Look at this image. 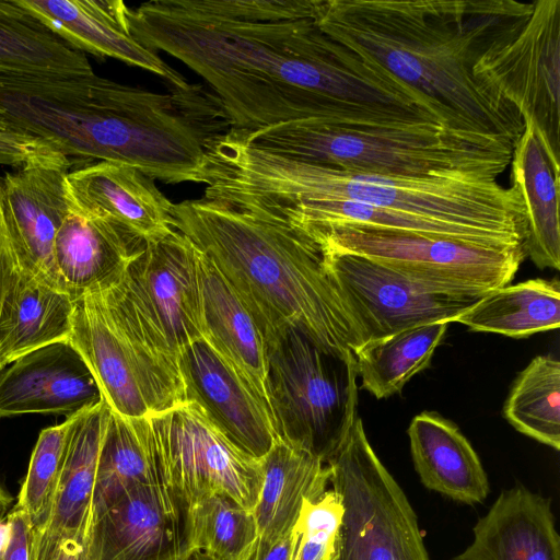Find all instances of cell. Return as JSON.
Here are the masks:
<instances>
[{
    "mask_svg": "<svg viewBox=\"0 0 560 560\" xmlns=\"http://www.w3.org/2000/svg\"><path fill=\"white\" fill-rule=\"evenodd\" d=\"M320 0H152L129 8L145 48L178 59L220 100L232 128L322 119H435L427 101L318 26Z\"/></svg>",
    "mask_w": 560,
    "mask_h": 560,
    "instance_id": "6da1fadb",
    "label": "cell"
},
{
    "mask_svg": "<svg viewBox=\"0 0 560 560\" xmlns=\"http://www.w3.org/2000/svg\"><path fill=\"white\" fill-rule=\"evenodd\" d=\"M231 128L202 83L159 93L94 72L0 73V131L39 138L74 167L109 161L166 184H203L208 150Z\"/></svg>",
    "mask_w": 560,
    "mask_h": 560,
    "instance_id": "7a4b0ae2",
    "label": "cell"
},
{
    "mask_svg": "<svg viewBox=\"0 0 560 560\" xmlns=\"http://www.w3.org/2000/svg\"><path fill=\"white\" fill-rule=\"evenodd\" d=\"M533 8L515 0H320L317 23L419 93L447 126L515 144L524 120L478 69Z\"/></svg>",
    "mask_w": 560,
    "mask_h": 560,
    "instance_id": "3957f363",
    "label": "cell"
},
{
    "mask_svg": "<svg viewBox=\"0 0 560 560\" xmlns=\"http://www.w3.org/2000/svg\"><path fill=\"white\" fill-rule=\"evenodd\" d=\"M173 228L223 275L265 341L296 329L349 358L364 340L324 262L322 248L285 221L206 198L174 203Z\"/></svg>",
    "mask_w": 560,
    "mask_h": 560,
    "instance_id": "277c9868",
    "label": "cell"
},
{
    "mask_svg": "<svg viewBox=\"0 0 560 560\" xmlns=\"http://www.w3.org/2000/svg\"><path fill=\"white\" fill-rule=\"evenodd\" d=\"M205 197L235 207L346 199L458 223L524 244L526 214L514 186L470 176H387L289 159L231 129L209 153Z\"/></svg>",
    "mask_w": 560,
    "mask_h": 560,
    "instance_id": "5b68a950",
    "label": "cell"
},
{
    "mask_svg": "<svg viewBox=\"0 0 560 560\" xmlns=\"http://www.w3.org/2000/svg\"><path fill=\"white\" fill-rule=\"evenodd\" d=\"M238 131L252 144L289 159L387 176L497 179L513 152L506 138L428 121L341 124L310 118Z\"/></svg>",
    "mask_w": 560,
    "mask_h": 560,
    "instance_id": "8992f818",
    "label": "cell"
},
{
    "mask_svg": "<svg viewBox=\"0 0 560 560\" xmlns=\"http://www.w3.org/2000/svg\"><path fill=\"white\" fill-rule=\"evenodd\" d=\"M69 340L112 411L143 418L186 401L178 364L147 339L110 284L73 300Z\"/></svg>",
    "mask_w": 560,
    "mask_h": 560,
    "instance_id": "52a82bcc",
    "label": "cell"
},
{
    "mask_svg": "<svg viewBox=\"0 0 560 560\" xmlns=\"http://www.w3.org/2000/svg\"><path fill=\"white\" fill-rule=\"evenodd\" d=\"M266 346L277 436L327 464L358 417L354 355L328 353L296 329L285 330Z\"/></svg>",
    "mask_w": 560,
    "mask_h": 560,
    "instance_id": "ba28073f",
    "label": "cell"
},
{
    "mask_svg": "<svg viewBox=\"0 0 560 560\" xmlns=\"http://www.w3.org/2000/svg\"><path fill=\"white\" fill-rule=\"evenodd\" d=\"M301 233L320 248L366 257L438 292L459 296H481L509 284L526 256L523 244H485L351 224Z\"/></svg>",
    "mask_w": 560,
    "mask_h": 560,
    "instance_id": "9c48e42d",
    "label": "cell"
},
{
    "mask_svg": "<svg viewBox=\"0 0 560 560\" xmlns=\"http://www.w3.org/2000/svg\"><path fill=\"white\" fill-rule=\"evenodd\" d=\"M327 465L342 505L338 560H430L417 514L359 416Z\"/></svg>",
    "mask_w": 560,
    "mask_h": 560,
    "instance_id": "30bf717a",
    "label": "cell"
},
{
    "mask_svg": "<svg viewBox=\"0 0 560 560\" xmlns=\"http://www.w3.org/2000/svg\"><path fill=\"white\" fill-rule=\"evenodd\" d=\"M198 247L174 230L147 243L110 285L147 339L178 364L188 343L206 338Z\"/></svg>",
    "mask_w": 560,
    "mask_h": 560,
    "instance_id": "8fae6325",
    "label": "cell"
},
{
    "mask_svg": "<svg viewBox=\"0 0 560 560\" xmlns=\"http://www.w3.org/2000/svg\"><path fill=\"white\" fill-rule=\"evenodd\" d=\"M144 418L155 462L191 506L220 493L254 511L264 481L261 459L233 444L198 404L186 400Z\"/></svg>",
    "mask_w": 560,
    "mask_h": 560,
    "instance_id": "7c38bea8",
    "label": "cell"
},
{
    "mask_svg": "<svg viewBox=\"0 0 560 560\" xmlns=\"http://www.w3.org/2000/svg\"><path fill=\"white\" fill-rule=\"evenodd\" d=\"M480 73L530 124L546 150L560 159V0L534 1L516 35L494 48Z\"/></svg>",
    "mask_w": 560,
    "mask_h": 560,
    "instance_id": "4fadbf2b",
    "label": "cell"
},
{
    "mask_svg": "<svg viewBox=\"0 0 560 560\" xmlns=\"http://www.w3.org/2000/svg\"><path fill=\"white\" fill-rule=\"evenodd\" d=\"M325 267L365 341L455 322L480 296L438 292L366 257L322 248Z\"/></svg>",
    "mask_w": 560,
    "mask_h": 560,
    "instance_id": "5bb4252c",
    "label": "cell"
},
{
    "mask_svg": "<svg viewBox=\"0 0 560 560\" xmlns=\"http://www.w3.org/2000/svg\"><path fill=\"white\" fill-rule=\"evenodd\" d=\"M90 548L93 560H189L191 503L158 466L93 520Z\"/></svg>",
    "mask_w": 560,
    "mask_h": 560,
    "instance_id": "9a60e30c",
    "label": "cell"
},
{
    "mask_svg": "<svg viewBox=\"0 0 560 560\" xmlns=\"http://www.w3.org/2000/svg\"><path fill=\"white\" fill-rule=\"evenodd\" d=\"M70 170L66 164H33L0 177V212L15 266L62 291L54 245L70 209Z\"/></svg>",
    "mask_w": 560,
    "mask_h": 560,
    "instance_id": "2e32d148",
    "label": "cell"
},
{
    "mask_svg": "<svg viewBox=\"0 0 560 560\" xmlns=\"http://www.w3.org/2000/svg\"><path fill=\"white\" fill-rule=\"evenodd\" d=\"M178 368L186 400L198 404L238 448L261 459L278 438L275 425L265 406L228 361L201 339L180 350Z\"/></svg>",
    "mask_w": 560,
    "mask_h": 560,
    "instance_id": "e0dca14e",
    "label": "cell"
},
{
    "mask_svg": "<svg viewBox=\"0 0 560 560\" xmlns=\"http://www.w3.org/2000/svg\"><path fill=\"white\" fill-rule=\"evenodd\" d=\"M103 399L70 340L37 348L0 370V418L25 413H77Z\"/></svg>",
    "mask_w": 560,
    "mask_h": 560,
    "instance_id": "ac0fdd59",
    "label": "cell"
},
{
    "mask_svg": "<svg viewBox=\"0 0 560 560\" xmlns=\"http://www.w3.org/2000/svg\"><path fill=\"white\" fill-rule=\"evenodd\" d=\"M73 49L114 58L162 78L170 88L189 84L154 51L131 34L129 7L121 0H18Z\"/></svg>",
    "mask_w": 560,
    "mask_h": 560,
    "instance_id": "d6986e66",
    "label": "cell"
},
{
    "mask_svg": "<svg viewBox=\"0 0 560 560\" xmlns=\"http://www.w3.org/2000/svg\"><path fill=\"white\" fill-rule=\"evenodd\" d=\"M70 199L142 242H158L174 232V203L153 178L124 163L96 161L72 167L66 176Z\"/></svg>",
    "mask_w": 560,
    "mask_h": 560,
    "instance_id": "ffe728a7",
    "label": "cell"
},
{
    "mask_svg": "<svg viewBox=\"0 0 560 560\" xmlns=\"http://www.w3.org/2000/svg\"><path fill=\"white\" fill-rule=\"evenodd\" d=\"M472 532L452 560H560L550 500L522 486L503 490Z\"/></svg>",
    "mask_w": 560,
    "mask_h": 560,
    "instance_id": "44dd1931",
    "label": "cell"
},
{
    "mask_svg": "<svg viewBox=\"0 0 560 560\" xmlns=\"http://www.w3.org/2000/svg\"><path fill=\"white\" fill-rule=\"evenodd\" d=\"M144 245L70 199V209L56 235L54 261L65 291L74 300L117 281Z\"/></svg>",
    "mask_w": 560,
    "mask_h": 560,
    "instance_id": "7402d4cb",
    "label": "cell"
},
{
    "mask_svg": "<svg viewBox=\"0 0 560 560\" xmlns=\"http://www.w3.org/2000/svg\"><path fill=\"white\" fill-rule=\"evenodd\" d=\"M198 272L205 339L228 361L272 420L267 346L261 330L233 287L200 249Z\"/></svg>",
    "mask_w": 560,
    "mask_h": 560,
    "instance_id": "603a6c76",
    "label": "cell"
},
{
    "mask_svg": "<svg viewBox=\"0 0 560 560\" xmlns=\"http://www.w3.org/2000/svg\"><path fill=\"white\" fill-rule=\"evenodd\" d=\"M407 433L415 469L428 489L466 504L485 501L487 474L454 422L423 411L411 420Z\"/></svg>",
    "mask_w": 560,
    "mask_h": 560,
    "instance_id": "cb8c5ba5",
    "label": "cell"
},
{
    "mask_svg": "<svg viewBox=\"0 0 560 560\" xmlns=\"http://www.w3.org/2000/svg\"><path fill=\"white\" fill-rule=\"evenodd\" d=\"M511 185L520 192L526 214L524 248L539 268H560V162L541 143L535 128L525 124L513 147Z\"/></svg>",
    "mask_w": 560,
    "mask_h": 560,
    "instance_id": "d4e9b609",
    "label": "cell"
},
{
    "mask_svg": "<svg viewBox=\"0 0 560 560\" xmlns=\"http://www.w3.org/2000/svg\"><path fill=\"white\" fill-rule=\"evenodd\" d=\"M73 299L14 267L0 310V370L37 348L69 340Z\"/></svg>",
    "mask_w": 560,
    "mask_h": 560,
    "instance_id": "484cf974",
    "label": "cell"
},
{
    "mask_svg": "<svg viewBox=\"0 0 560 560\" xmlns=\"http://www.w3.org/2000/svg\"><path fill=\"white\" fill-rule=\"evenodd\" d=\"M264 481L254 514L258 544L272 545L292 532L305 500L327 489L330 469L306 450L277 438L261 458Z\"/></svg>",
    "mask_w": 560,
    "mask_h": 560,
    "instance_id": "4316f807",
    "label": "cell"
},
{
    "mask_svg": "<svg viewBox=\"0 0 560 560\" xmlns=\"http://www.w3.org/2000/svg\"><path fill=\"white\" fill-rule=\"evenodd\" d=\"M109 416L104 399L83 410L68 447L49 520L42 528L90 538L98 456Z\"/></svg>",
    "mask_w": 560,
    "mask_h": 560,
    "instance_id": "83f0119b",
    "label": "cell"
},
{
    "mask_svg": "<svg viewBox=\"0 0 560 560\" xmlns=\"http://www.w3.org/2000/svg\"><path fill=\"white\" fill-rule=\"evenodd\" d=\"M85 54L65 43L18 0H0V73L15 75H88Z\"/></svg>",
    "mask_w": 560,
    "mask_h": 560,
    "instance_id": "f1b7e54d",
    "label": "cell"
},
{
    "mask_svg": "<svg viewBox=\"0 0 560 560\" xmlns=\"http://www.w3.org/2000/svg\"><path fill=\"white\" fill-rule=\"evenodd\" d=\"M472 331L526 338L560 326L558 279H530L482 294L456 320Z\"/></svg>",
    "mask_w": 560,
    "mask_h": 560,
    "instance_id": "f546056e",
    "label": "cell"
},
{
    "mask_svg": "<svg viewBox=\"0 0 560 560\" xmlns=\"http://www.w3.org/2000/svg\"><path fill=\"white\" fill-rule=\"evenodd\" d=\"M448 324L417 325L363 342L353 351L361 386L377 399L399 393L412 376L430 365Z\"/></svg>",
    "mask_w": 560,
    "mask_h": 560,
    "instance_id": "4dcf8cb0",
    "label": "cell"
},
{
    "mask_svg": "<svg viewBox=\"0 0 560 560\" xmlns=\"http://www.w3.org/2000/svg\"><path fill=\"white\" fill-rule=\"evenodd\" d=\"M156 471L145 418H126L110 410L98 456L93 520Z\"/></svg>",
    "mask_w": 560,
    "mask_h": 560,
    "instance_id": "1f68e13d",
    "label": "cell"
},
{
    "mask_svg": "<svg viewBox=\"0 0 560 560\" xmlns=\"http://www.w3.org/2000/svg\"><path fill=\"white\" fill-rule=\"evenodd\" d=\"M503 416L521 433L559 451V360L550 355L533 359L515 380Z\"/></svg>",
    "mask_w": 560,
    "mask_h": 560,
    "instance_id": "d6a6232c",
    "label": "cell"
},
{
    "mask_svg": "<svg viewBox=\"0 0 560 560\" xmlns=\"http://www.w3.org/2000/svg\"><path fill=\"white\" fill-rule=\"evenodd\" d=\"M192 546L215 560H253L259 534L253 510L209 493L191 506Z\"/></svg>",
    "mask_w": 560,
    "mask_h": 560,
    "instance_id": "836d02e7",
    "label": "cell"
},
{
    "mask_svg": "<svg viewBox=\"0 0 560 560\" xmlns=\"http://www.w3.org/2000/svg\"><path fill=\"white\" fill-rule=\"evenodd\" d=\"M83 410L42 430L33 448L15 508L26 513L35 528L44 527L49 520L68 447Z\"/></svg>",
    "mask_w": 560,
    "mask_h": 560,
    "instance_id": "e575fe53",
    "label": "cell"
},
{
    "mask_svg": "<svg viewBox=\"0 0 560 560\" xmlns=\"http://www.w3.org/2000/svg\"><path fill=\"white\" fill-rule=\"evenodd\" d=\"M341 517L342 505L332 489L305 500L292 528L290 560H338Z\"/></svg>",
    "mask_w": 560,
    "mask_h": 560,
    "instance_id": "d590c367",
    "label": "cell"
},
{
    "mask_svg": "<svg viewBox=\"0 0 560 560\" xmlns=\"http://www.w3.org/2000/svg\"><path fill=\"white\" fill-rule=\"evenodd\" d=\"M32 560H93L90 538L35 528Z\"/></svg>",
    "mask_w": 560,
    "mask_h": 560,
    "instance_id": "8d00e7d4",
    "label": "cell"
},
{
    "mask_svg": "<svg viewBox=\"0 0 560 560\" xmlns=\"http://www.w3.org/2000/svg\"><path fill=\"white\" fill-rule=\"evenodd\" d=\"M0 560H32L35 527L25 512L13 508L7 515Z\"/></svg>",
    "mask_w": 560,
    "mask_h": 560,
    "instance_id": "74e56055",
    "label": "cell"
},
{
    "mask_svg": "<svg viewBox=\"0 0 560 560\" xmlns=\"http://www.w3.org/2000/svg\"><path fill=\"white\" fill-rule=\"evenodd\" d=\"M15 267L14 257L9 244L5 228L0 212V310Z\"/></svg>",
    "mask_w": 560,
    "mask_h": 560,
    "instance_id": "f35d334b",
    "label": "cell"
},
{
    "mask_svg": "<svg viewBox=\"0 0 560 560\" xmlns=\"http://www.w3.org/2000/svg\"><path fill=\"white\" fill-rule=\"evenodd\" d=\"M292 532L272 545L258 544L253 560H290Z\"/></svg>",
    "mask_w": 560,
    "mask_h": 560,
    "instance_id": "ab89813d",
    "label": "cell"
},
{
    "mask_svg": "<svg viewBox=\"0 0 560 560\" xmlns=\"http://www.w3.org/2000/svg\"><path fill=\"white\" fill-rule=\"evenodd\" d=\"M12 502V497L8 494L0 486V522L4 521L10 512L9 506Z\"/></svg>",
    "mask_w": 560,
    "mask_h": 560,
    "instance_id": "60d3db41",
    "label": "cell"
},
{
    "mask_svg": "<svg viewBox=\"0 0 560 560\" xmlns=\"http://www.w3.org/2000/svg\"><path fill=\"white\" fill-rule=\"evenodd\" d=\"M189 560H215L214 558H212L211 556L207 555L206 552H202V551H196L190 558Z\"/></svg>",
    "mask_w": 560,
    "mask_h": 560,
    "instance_id": "b9f144b4",
    "label": "cell"
}]
</instances>
